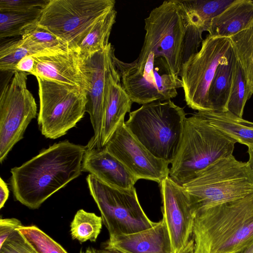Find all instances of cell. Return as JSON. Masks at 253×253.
I'll return each mask as SVG.
<instances>
[{
	"instance_id": "6da1fadb",
	"label": "cell",
	"mask_w": 253,
	"mask_h": 253,
	"mask_svg": "<svg viewBox=\"0 0 253 253\" xmlns=\"http://www.w3.org/2000/svg\"><path fill=\"white\" fill-rule=\"evenodd\" d=\"M86 150V146L60 142L11 169L10 185L15 200L31 209L40 208L81 174Z\"/></svg>"
},
{
	"instance_id": "7a4b0ae2",
	"label": "cell",
	"mask_w": 253,
	"mask_h": 253,
	"mask_svg": "<svg viewBox=\"0 0 253 253\" xmlns=\"http://www.w3.org/2000/svg\"><path fill=\"white\" fill-rule=\"evenodd\" d=\"M193 253H232L253 239V193L195 214Z\"/></svg>"
},
{
	"instance_id": "3957f363",
	"label": "cell",
	"mask_w": 253,
	"mask_h": 253,
	"mask_svg": "<svg viewBox=\"0 0 253 253\" xmlns=\"http://www.w3.org/2000/svg\"><path fill=\"white\" fill-rule=\"evenodd\" d=\"M236 141L224 134L198 112L186 118L169 177L182 186L217 160L233 155Z\"/></svg>"
},
{
	"instance_id": "277c9868",
	"label": "cell",
	"mask_w": 253,
	"mask_h": 253,
	"mask_svg": "<svg viewBox=\"0 0 253 253\" xmlns=\"http://www.w3.org/2000/svg\"><path fill=\"white\" fill-rule=\"evenodd\" d=\"M186 115L171 100L155 101L130 112L125 125L151 154L169 164L179 149Z\"/></svg>"
},
{
	"instance_id": "5b68a950",
	"label": "cell",
	"mask_w": 253,
	"mask_h": 253,
	"mask_svg": "<svg viewBox=\"0 0 253 253\" xmlns=\"http://www.w3.org/2000/svg\"><path fill=\"white\" fill-rule=\"evenodd\" d=\"M195 214L253 193V170L233 155L220 159L182 185Z\"/></svg>"
},
{
	"instance_id": "8992f818",
	"label": "cell",
	"mask_w": 253,
	"mask_h": 253,
	"mask_svg": "<svg viewBox=\"0 0 253 253\" xmlns=\"http://www.w3.org/2000/svg\"><path fill=\"white\" fill-rule=\"evenodd\" d=\"M114 0H49L38 24L68 50L77 51L94 24L115 8Z\"/></svg>"
},
{
	"instance_id": "52a82bcc",
	"label": "cell",
	"mask_w": 253,
	"mask_h": 253,
	"mask_svg": "<svg viewBox=\"0 0 253 253\" xmlns=\"http://www.w3.org/2000/svg\"><path fill=\"white\" fill-rule=\"evenodd\" d=\"M144 21L146 33L139 56L153 53L156 57H163L172 74L179 76L189 26L178 0L164 1Z\"/></svg>"
},
{
	"instance_id": "ba28073f",
	"label": "cell",
	"mask_w": 253,
	"mask_h": 253,
	"mask_svg": "<svg viewBox=\"0 0 253 253\" xmlns=\"http://www.w3.org/2000/svg\"><path fill=\"white\" fill-rule=\"evenodd\" d=\"M114 62L122 86L133 102L143 105L170 100L182 87L181 79L172 74L165 59L153 53L138 56L131 63L115 56Z\"/></svg>"
},
{
	"instance_id": "9c48e42d",
	"label": "cell",
	"mask_w": 253,
	"mask_h": 253,
	"mask_svg": "<svg viewBox=\"0 0 253 253\" xmlns=\"http://www.w3.org/2000/svg\"><path fill=\"white\" fill-rule=\"evenodd\" d=\"M36 78L40 99L39 128L46 138L57 139L65 135L84 117L87 92L80 87Z\"/></svg>"
},
{
	"instance_id": "30bf717a",
	"label": "cell",
	"mask_w": 253,
	"mask_h": 253,
	"mask_svg": "<svg viewBox=\"0 0 253 253\" xmlns=\"http://www.w3.org/2000/svg\"><path fill=\"white\" fill-rule=\"evenodd\" d=\"M233 50L229 38L208 35L199 51L182 64L179 76L187 105L198 112L211 111L209 91L218 65Z\"/></svg>"
},
{
	"instance_id": "8fae6325",
	"label": "cell",
	"mask_w": 253,
	"mask_h": 253,
	"mask_svg": "<svg viewBox=\"0 0 253 253\" xmlns=\"http://www.w3.org/2000/svg\"><path fill=\"white\" fill-rule=\"evenodd\" d=\"M86 181L109 236L137 232L157 224L143 211L134 187L130 189L115 188L91 174L88 175Z\"/></svg>"
},
{
	"instance_id": "7c38bea8",
	"label": "cell",
	"mask_w": 253,
	"mask_h": 253,
	"mask_svg": "<svg viewBox=\"0 0 253 253\" xmlns=\"http://www.w3.org/2000/svg\"><path fill=\"white\" fill-rule=\"evenodd\" d=\"M0 96V162L2 164L13 146L24 137L37 106L27 87L28 73L14 71Z\"/></svg>"
},
{
	"instance_id": "4fadbf2b",
	"label": "cell",
	"mask_w": 253,
	"mask_h": 253,
	"mask_svg": "<svg viewBox=\"0 0 253 253\" xmlns=\"http://www.w3.org/2000/svg\"><path fill=\"white\" fill-rule=\"evenodd\" d=\"M162 212L168 232L172 253H193L195 215L182 186L169 176L160 184Z\"/></svg>"
},
{
	"instance_id": "5bb4252c",
	"label": "cell",
	"mask_w": 253,
	"mask_h": 253,
	"mask_svg": "<svg viewBox=\"0 0 253 253\" xmlns=\"http://www.w3.org/2000/svg\"><path fill=\"white\" fill-rule=\"evenodd\" d=\"M120 161L138 179L159 184L169 176V164L155 157L121 124L103 147Z\"/></svg>"
},
{
	"instance_id": "9a60e30c",
	"label": "cell",
	"mask_w": 253,
	"mask_h": 253,
	"mask_svg": "<svg viewBox=\"0 0 253 253\" xmlns=\"http://www.w3.org/2000/svg\"><path fill=\"white\" fill-rule=\"evenodd\" d=\"M115 48L109 43L105 48L91 55L83 56L90 87L87 93L86 112L90 116L94 134L87 149H102L101 131L108 93V78L115 68Z\"/></svg>"
},
{
	"instance_id": "2e32d148",
	"label": "cell",
	"mask_w": 253,
	"mask_h": 253,
	"mask_svg": "<svg viewBox=\"0 0 253 253\" xmlns=\"http://www.w3.org/2000/svg\"><path fill=\"white\" fill-rule=\"evenodd\" d=\"M32 75L61 84L80 87L87 92L90 85L84 61L77 51L63 49L45 54L33 55Z\"/></svg>"
},
{
	"instance_id": "e0dca14e",
	"label": "cell",
	"mask_w": 253,
	"mask_h": 253,
	"mask_svg": "<svg viewBox=\"0 0 253 253\" xmlns=\"http://www.w3.org/2000/svg\"><path fill=\"white\" fill-rule=\"evenodd\" d=\"M104 248L116 253H172L169 235L162 219L145 230L109 236Z\"/></svg>"
},
{
	"instance_id": "ac0fdd59",
	"label": "cell",
	"mask_w": 253,
	"mask_h": 253,
	"mask_svg": "<svg viewBox=\"0 0 253 253\" xmlns=\"http://www.w3.org/2000/svg\"><path fill=\"white\" fill-rule=\"evenodd\" d=\"M82 172H88L106 184L119 189H130L138 178L117 158L102 149H87Z\"/></svg>"
},
{
	"instance_id": "d6986e66",
	"label": "cell",
	"mask_w": 253,
	"mask_h": 253,
	"mask_svg": "<svg viewBox=\"0 0 253 253\" xmlns=\"http://www.w3.org/2000/svg\"><path fill=\"white\" fill-rule=\"evenodd\" d=\"M133 103L122 86L115 67L108 78V93L101 131L102 148L118 127L125 122V117L127 113L130 112Z\"/></svg>"
},
{
	"instance_id": "ffe728a7",
	"label": "cell",
	"mask_w": 253,
	"mask_h": 253,
	"mask_svg": "<svg viewBox=\"0 0 253 253\" xmlns=\"http://www.w3.org/2000/svg\"><path fill=\"white\" fill-rule=\"evenodd\" d=\"M253 19V0H234L213 18L208 31L213 36L230 38L248 27Z\"/></svg>"
},
{
	"instance_id": "44dd1931",
	"label": "cell",
	"mask_w": 253,
	"mask_h": 253,
	"mask_svg": "<svg viewBox=\"0 0 253 253\" xmlns=\"http://www.w3.org/2000/svg\"><path fill=\"white\" fill-rule=\"evenodd\" d=\"M234 0H178L188 24L187 33L202 35L203 32L208 31L212 19Z\"/></svg>"
},
{
	"instance_id": "7402d4cb",
	"label": "cell",
	"mask_w": 253,
	"mask_h": 253,
	"mask_svg": "<svg viewBox=\"0 0 253 253\" xmlns=\"http://www.w3.org/2000/svg\"><path fill=\"white\" fill-rule=\"evenodd\" d=\"M199 112L224 134L248 148H253V122L239 118L229 111Z\"/></svg>"
},
{
	"instance_id": "603a6c76",
	"label": "cell",
	"mask_w": 253,
	"mask_h": 253,
	"mask_svg": "<svg viewBox=\"0 0 253 253\" xmlns=\"http://www.w3.org/2000/svg\"><path fill=\"white\" fill-rule=\"evenodd\" d=\"M236 57L232 51L229 58L217 67L209 91L211 111H227Z\"/></svg>"
},
{
	"instance_id": "cb8c5ba5",
	"label": "cell",
	"mask_w": 253,
	"mask_h": 253,
	"mask_svg": "<svg viewBox=\"0 0 253 253\" xmlns=\"http://www.w3.org/2000/svg\"><path fill=\"white\" fill-rule=\"evenodd\" d=\"M229 38L245 74L249 100L253 94V19L247 28Z\"/></svg>"
},
{
	"instance_id": "d4e9b609",
	"label": "cell",
	"mask_w": 253,
	"mask_h": 253,
	"mask_svg": "<svg viewBox=\"0 0 253 253\" xmlns=\"http://www.w3.org/2000/svg\"><path fill=\"white\" fill-rule=\"evenodd\" d=\"M117 11L114 8L97 21L79 45L77 51L82 56L91 55L106 48L113 26L116 22Z\"/></svg>"
},
{
	"instance_id": "484cf974",
	"label": "cell",
	"mask_w": 253,
	"mask_h": 253,
	"mask_svg": "<svg viewBox=\"0 0 253 253\" xmlns=\"http://www.w3.org/2000/svg\"><path fill=\"white\" fill-rule=\"evenodd\" d=\"M42 9L24 11H0V38L21 36L28 26L37 23Z\"/></svg>"
},
{
	"instance_id": "4316f807",
	"label": "cell",
	"mask_w": 253,
	"mask_h": 253,
	"mask_svg": "<svg viewBox=\"0 0 253 253\" xmlns=\"http://www.w3.org/2000/svg\"><path fill=\"white\" fill-rule=\"evenodd\" d=\"M102 219L93 212L79 210L70 224L72 238L80 243L96 241L102 227Z\"/></svg>"
},
{
	"instance_id": "83f0119b",
	"label": "cell",
	"mask_w": 253,
	"mask_h": 253,
	"mask_svg": "<svg viewBox=\"0 0 253 253\" xmlns=\"http://www.w3.org/2000/svg\"><path fill=\"white\" fill-rule=\"evenodd\" d=\"M247 96L246 79L243 70L236 58L231 93L227 110L242 118Z\"/></svg>"
},
{
	"instance_id": "f1b7e54d",
	"label": "cell",
	"mask_w": 253,
	"mask_h": 253,
	"mask_svg": "<svg viewBox=\"0 0 253 253\" xmlns=\"http://www.w3.org/2000/svg\"><path fill=\"white\" fill-rule=\"evenodd\" d=\"M37 253H68L57 242L35 225L17 229Z\"/></svg>"
},
{
	"instance_id": "f546056e",
	"label": "cell",
	"mask_w": 253,
	"mask_h": 253,
	"mask_svg": "<svg viewBox=\"0 0 253 253\" xmlns=\"http://www.w3.org/2000/svg\"><path fill=\"white\" fill-rule=\"evenodd\" d=\"M29 55H37V53L21 38L1 44L0 47V71L14 72L20 60Z\"/></svg>"
},
{
	"instance_id": "4dcf8cb0",
	"label": "cell",
	"mask_w": 253,
	"mask_h": 253,
	"mask_svg": "<svg viewBox=\"0 0 253 253\" xmlns=\"http://www.w3.org/2000/svg\"><path fill=\"white\" fill-rule=\"evenodd\" d=\"M21 38L37 46L51 52L67 50L62 43L51 33L37 23L27 27Z\"/></svg>"
},
{
	"instance_id": "1f68e13d",
	"label": "cell",
	"mask_w": 253,
	"mask_h": 253,
	"mask_svg": "<svg viewBox=\"0 0 253 253\" xmlns=\"http://www.w3.org/2000/svg\"><path fill=\"white\" fill-rule=\"evenodd\" d=\"M0 253H37L16 230L0 247Z\"/></svg>"
},
{
	"instance_id": "d6a6232c",
	"label": "cell",
	"mask_w": 253,
	"mask_h": 253,
	"mask_svg": "<svg viewBox=\"0 0 253 253\" xmlns=\"http://www.w3.org/2000/svg\"><path fill=\"white\" fill-rule=\"evenodd\" d=\"M49 0H0V11H24L42 8Z\"/></svg>"
},
{
	"instance_id": "836d02e7",
	"label": "cell",
	"mask_w": 253,
	"mask_h": 253,
	"mask_svg": "<svg viewBox=\"0 0 253 253\" xmlns=\"http://www.w3.org/2000/svg\"><path fill=\"white\" fill-rule=\"evenodd\" d=\"M22 225L21 221L15 218L0 219V247L14 232Z\"/></svg>"
},
{
	"instance_id": "e575fe53",
	"label": "cell",
	"mask_w": 253,
	"mask_h": 253,
	"mask_svg": "<svg viewBox=\"0 0 253 253\" xmlns=\"http://www.w3.org/2000/svg\"><path fill=\"white\" fill-rule=\"evenodd\" d=\"M35 67V59L32 55L23 57L18 63L15 67V71L25 72L32 74Z\"/></svg>"
},
{
	"instance_id": "d590c367",
	"label": "cell",
	"mask_w": 253,
	"mask_h": 253,
	"mask_svg": "<svg viewBox=\"0 0 253 253\" xmlns=\"http://www.w3.org/2000/svg\"><path fill=\"white\" fill-rule=\"evenodd\" d=\"M9 189L7 184L2 179L0 178V209L4 206L9 197Z\"/></svg>"
},
{
	"instance_id": "8d00e7d4",
	"label": "cell",
	"mask_w": 253,
	"mask_h": 253,
	"mask_svg": "<svg viewBox=\"0 0 253 253\" xmlns=\"http://www.w3.org/2000/svg\"><path fill=\"white\" fill-rule=\"evenodd\" d=\"M232 253H253V239Z\"/></svg>"
},
{
	"instance_id": "74e56055",
	"label": "cell",
	"mask_w": 253,
	"mask_h": 253,
	"mask_svg": "<svg viewBox=\"0 0 253 253\" xmlns=\"http://www.w3.org/2000/svg\"><path fill=\"white\" fill-rule=\"evenodd\" d=\"M247 153L249 156V159L248 163L249 164L250 167L253 170V148H249Z\"/></svg>"
},
{
	"instance_id": "f35d334b",
	"label": "cell",
	"mask_w": 253,
	"mask_h": 253,
	"mask_svg": "<svg viewBox=\"0 0 253 253\" xmlns=\"http://www.w3.org/2000/svg\"><path fill=\"white\" fill-rule=\"evenodd\" d=\"M80 253H102V252L97 250L93 248L89 247L84 251L81 250Z\"/></svg>"
},
{
	"instance_id": "ab89813d",
	"label": "cell",
	"mask_w": 253,
	"mask_h": 253,
	"mask_svg": "<svg viewBox=\"0 0 253 253\" xmlns=\"http://www.w3.org/2000/svg\"><path fill=\"white\" fill-rule=\"evenodd\" d=\"M102 253H116L110 252H108V251H105V252L103 251Z\"/></svg>"
}]
</instances>
